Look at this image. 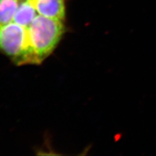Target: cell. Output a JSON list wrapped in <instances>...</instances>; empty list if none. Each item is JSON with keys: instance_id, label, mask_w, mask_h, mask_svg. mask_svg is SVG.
<instances>
[{"instance_id": "obj_1", "label": "cell", "mask_w": 156, "mask_h": 156, "mask_svg": "<svg viewBox=\"0 0 156 156\" xmlns=\"http://www.w3.org/2000/svg\"><path fill=\"white\" fill-rule=\"evenodd\" d=\"M27 29L32 65L40 64L51 54L65 31L63 21L40 14Z\"/></svg>"}, {"instance_id": "obj_2", "label": "cell", "mask_w": 156, "mask_h": 156, "mask_svg": "<svg viewBox=\"0 0 156 156\" xmlns=\"http://www.w3.org/2000/svg\"><path fill=\"white\" fill-rule=\"evenodd\" d=\"M0 53L18 65H32L27 27L14 22L0 25Z\"/></svg>"}, {"instance_id": "obj_3", "label": "cell", "mask_w": 156, "mask_h": 156, "mask_svg": "<svg viewBox=\"0 0 156 156\" xmlns=\"http://www.w3.org/2000/svg\"><path fill=\"white\" fill-rule=\"evenodd\" d=\"M40 15L64 21L66 16L65 0H32Z\"/></svg>"}, {"instance_id": "obj_4", "label": "cell", "mask_w": 156, "mask_h": 156, "mask_svg": "<svg viewBox=\"0 0 156 156\" xmlns=\"http://www.w3.org/2000/svg\"><path fill=\"white\" fill-rule=\"evenodd\" d=\"M32 0H22L14 14L12 22L27 27L38 15Z\"/></svg>"}, {"instance_id": "obj_5", "label": "cell", "mask_w": 156, "mask_h": 156, "mask_svg": "<svg viewBox=\"0 0 156 156\" xmlns=\"http://www.w3.org/2000/svg\"><path fill=\"white\" fill-rule=\"evenodd\" d=\"M20 0H0V25L12 22Z\"/></svg>"}]
</instances>
